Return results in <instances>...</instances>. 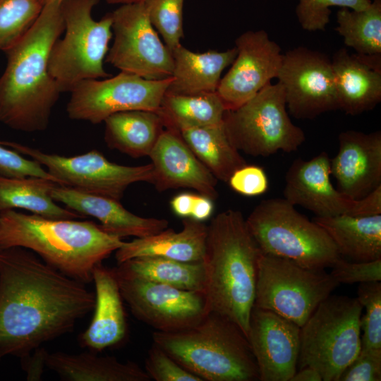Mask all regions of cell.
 <instances>
[{"label":"cell","instance_id":"cell-1","mask_svg":"<svg viewBox=\"0 0 381 381\" xmlns=\"http://www.w3.org/2000/svg\"><path fill=\"white\" fill-rule=\"evenodd\" d=\"M85 284L21 247L0 250V361L71 332L94 309Z\"/></svg>","mask_w":381,"mask_h":381},{"label":"cell","instance_id":"cell-2","mask_svg":"<svg viewBox=\"0 0 381 381\" xmlns=\"http://www.w3.org/2000/svg\"><path fill=\"white\" fill-rule=\"evenodd\" d=\"M64 30L61 2H49L23 37L5 52L7 62L0 77L1 123L27 133L47 128L61 94L49 71V56Z\"/></svg>","mask_w":381,"mask_h":381},{"label":"cell","instance_id":"cell-3","mask_svg":"<svg viewBox=\"0 0 381 381\" xmlns=\"http://www.w3.org/2000/svg\"><path fill=\"white\" fill-rule=\"evenodd\" d=\"M261 253L240 211H223L207 225L202 262L210 311L230 319L246 337Z\"/></svg>","mask_w":381,"mask_h":381},{"label":"cell","instance_id":"cell-4","mask_svg":"<svg viewBox=\"0 0 381 381\" xmlns=\"http://www.w3.org/2000/svg\"><path fill=\"white\" fill-rule=\"evenodd\" d=\"M123 243L91 221L51 219L14 210L0 212V250L28 249L85 284L92 282L95 267Z\"/></svg>","mask_w":381,"mask_h":381},{"label":"cell","instance_id":"cell-5","mask_svg":"<svg viewBox=\"0 0 381 381\" xmlns=\"http://www.w3.org/2000/svg\"><path fill=\"white\" fill-rule=\"evenodd\" d=\"M157 344L202 381L259 380L258 365L242 329L214 311L198 323L178 331H155Z\"/></svg>","mask_w":381,"mask_h":381},{"label":"cell","instance_id":"cell-6","mask_svg":"<svg viewBox=\"0 0 381 381\" xmlns=\"http://www.w3.org/2000/svg\"><path fill=\"white\" fill-rule=\"evenodd\" d=\"M246 222L264 254L315 269L331 268L341 258L326 231L284 198L261 201Z\"/></svg>","mask_w":381,"mask_h":381},{"label":"cell","instance_id":"cell-7","mask_svg":"<svg viewBox=\"0 0 381 381\" xmlns=\"http://www.w3.org/2000/svg\"><path fill=\"white\" fill-rule=\"evenodd\" d=\"M99 0H63L61 10L64 36L54 44L48 68L61 93L70 92L79 83L107 78L104 60L113 37L112 19L107 14L99 20L92 16Z\"/></svg>","mask_w":381,"mask_h":381},{"label":"cell","instance_id":"cell-8","mask_svg":"<svg viewBox=\"0 0 381 381\" xmlns=\"http://www.w3.org/2000/svg\"><path fill=\"white\" fill-rule=\"evenodd\" d=\"M358 300L331 294L322 301L301 327V347L297 368L319 372L323 381H339L361 349Z\"/></svg>","mask_w":381,"mask_h":381},{"label":"cell","instance_id":"cell-9","mask_svg":"<svg viewBox=\"0 0 381 381\" xmlns=\"http://www.w3.org/2000/svg\"><path fill=\"white\" fill-rule=\"evenodd\" d=\"M223 123L231 144L253 157L294 152L306 140L303 131L288 114L284 90L279 82L267 84L238 108L226 110Z\"/></svg>","mask_w":381,"mask_h":381},{"label":"cell","instance_id":"cell-10","mask_svg":"<svg viewBox=\"0 0 381 381\" xmlns=\"http://www.w3.org/2000/svg\"><path fill=\"white\" fill-rule=\"evenodd\" d=\"M339 284L325 269L306 267L262 253L254 306L273 311L301 327Z\"/></svg>","mask_w":381,"mask_h":381},{"label":"cell","instance_id":"cell-11","mask_svg":"<svg viewBox=\"0 0 381 381\" xmlns=\"http://www.w3.org/2000/svg\"><path fill=\"white\" fill-rule=\"evenodd\" d=\"M1 143L47 168L59 185L119 201L130 185L137 182L152 183L154 179L151 163L140 166L121 165L109 161L95 150L65 157L14 142L1 140Z\"/></svg>","mask_w":381,"mask_h":381},{"label":"cell","instance_id":"cell-12","mask_svg":"<svg viewBox=\"0 0 381 381\" xmlns=\"http://www.w3.org/2000/svg\"><path fill=\"white\" fill-rule=\"evenodd\" d=\"M114 40L106 61L147 80L171 76V52L151 23L145 1L121 4L110 13Z\"/></svg>","mask_w":381,"mask_h":381},{"label":"cell","instance_id":"cell-13","mask_svg":"<svg viewBox=\"0 0 381 381\" xmlns=\"http://www.w3.org/2000/svg\"><path fill=\"white\" fill-rule=\"evenodd\" d=\"M171 80V76L153 80L123 71L104 80H83L70 92L66 111L71 119L93 124L121 111H157Z\"/></svg>","mask_w":381,"mask_h":381},{"label":"cell","instance_id":"cell-14","mask_svg":"<svg viewBox=\"0 0 381 381\" xmlns=\"http://www.w3.org/2000/svg\"><path fill=\"white\" fill-rule=\"evenodd\" d=\"M132 313L156 331L174 332L200 322L210 311L204 293L144 279L114 268Z\"/></svg>","mask_w":381,"mask_h":381},{"label":"cell","instance_id":"cell-15","mask_svg":"<svg viewBox=\"0 0 381 381\" xmlns=\"http://www.w3.org/2000/svg\"><path fill=\"white\" fill-rule=\"evenodd\" d=\"M330 175V159L326 152L310 160L295 159L286 174L284 199L317 217L381 214V186L361 200H352L333 186Z\"/></svg>","mask_w":381,"mask_h":381},{"label":"cell","instance_id":"cell-16","mask_svg":"<svg viewBox=\"0 0 381 381\" xmlns=\"http://www.w3.org/2000/svg\"><path fill=\"white\" fill-rule=\"evenodd\" d=\"M277 78L294 118L313 119L339 109L331 59L324 53L301 46L287 51Z\"/></svg>","mask_w":381,"mask_h":381},{"label":"cell","instance_id":"cell-17","mask_svg":"<svg viewBox=\"0 0 381 381\" xmlns=\"http://www.w3.org/2000/svg\"><path fill=\"white\" fill-rule=\"evenodd\" d=\"M237 54L217 89L226 110H234L277 78L282 60L281 47L265 30H248L235 41Z\"/></svg>","mask_w":381,"mask_h":381},{"label":"cell","instance_id":"cell-18","mask_svg":"<svg viewBox=\"0 0 381 381\" xmlns=\"http://www.w3.org/2000/svg\"><path fill=\"white\" fill-rule=\"evenodd\" d=\"M260 381H290L297 371L301 327L273 311L253 306L247 336Z\"/></svg>","mask_w":381,"mask_h":381},{"label":"cell","instance_id":"cell-19","mask_svg":"<svg viewBox=\"0 0 381 381\" xmlns=\"http://www.w3.org/2000/svg\"><path fill=\"white\" fill-rule=\"evenodd\" d=\"M339 149L330 159L337 189L361 200L381 186V132L346 131L339 135Z\"/></svg>","mask_w":381,"mask_h":381},{"label":"cell","instance_id":"cell-20","mask_svg":"<svg viewBox=\"0 0 381 381\" xmlns=\"http://www.w3.org/2000/svg\"><path fill=\"white\" fill-rule=\"evenodd\" d=\"M154 170L152 184L158 191L189 188L215 200L217 179L191 151L178 131L165 128L149 156Z\"/></svg>","mask_w":381,"mask_h":381},{"label":"cell","instance_id":"cell-21","mask_svg":"<svg viewBox=\"0 0 381 381\" xmlns=\"http://www.w3.org/2000/svg\"><path fill=\"white\" fill-rule=\"evenodd\" d=\"M51 197L67 208L100 222L107 232L119 238H143L156 234L169 226L165 219L143 217L127 210L120 201L56 183Z\"/></svg>","mask_w":381,"mask_h":381},{"label":"cell","instance_id":"cell-22","mask_svg":"<svg viewBox=\"0 0 381 381\" xmlns=\"http://www.w3.org/2000/svg\"><path fill=\"white\" fill-rule=\"evenodd\" d=\"M339 109L356 116L381 101V56L350 54L345 48L331 59Z\"/></svg>","mask_w":381,"mask_h":381},{"label":"cell","instance_id":"cell-23","mask_svg":"<svg viewBox=\"0 0 381 381\" xmlns=\"http://www.w3.org/2000/svg\"><path fill=\"white\" fill-rule=\"evenodd\" d=\"M95 286L94 315L79 338L82 346L100 351L123 339L126 321L123 298L114 268L97 265L92 272Z\"/></svg>","mask_w":381,"mask_h":381},{"label":"cell","instance_id":"cell-24","mask_svg":"<svg viewBox=\"0 0 381 381\" xmlns=\"http://www.w3.org/2000/svg\"><path fill=\"white\" fill-rule=\"evenodd\" d=\"M182 224L183 228L179 232L167 228L156 234L124 242L115 251L118 264L132 258L145 256L188 262H202L207 225L190 217L183 219Z\"/></svg>","mask_w":381,"mask_h":381},{"label":"cell","instance_id":"cell-25","mask_svg":"<svg viewBox=\"0 0 381 381\" xmlns=\"http://www.w3.org/2000/svg\"><path fill=\"white\" fill-rule=\"evenodd\" d=\"M171 54L172 80L167 93L192 95L217 92L221 75L233 63L237 49L199 53L181 45Z\"/></svg>","mask_w":381,"mask_h":381},{"label":"cell","instance_id":"cell-26","mask_svg":"<svg viewBox=\"0 0 381 381\" xmlns=\"http://www.w3.org/2000/svg\"><path fill=\"white\" fill-rule=\"evenodd\" d=\"M313 222L326 231L341 256L349 258L353 262L381 259V214L316 216Z\"/></svg>","mask_w":381,"mask_h":381},{"label":"cell","instance_id":"cell-27","mask_svg":"<svg viewBox=\"0 0 381 381\" xmlns=\"http://www.w3.org/2000/svg\"><path fill=\"white\" fill-rule=\"evenodd\" d=\"M46 366L66 381H150L145 370L131 361L90 353L47 352Z\"/></svg>","mask_w":381,"mask_h":381},{"label":"cell","instance_id":"cell-28","mask_svg":"<svg viewBox=\"0 0 381 381\" xmlns=\"http://www.w3.org/2000/svg\"><path fill=\"white\" fill-rule=\"evenodd\" d=\"M104 122L107 146L134 158L148 157L164 128L156 111L146 110L118 112Z\"/></svg>","mask_w":381,"mask_h":381},{"label":"cell","instance_id":"cell-29","mask_svg":"<svg viewBox=\"0 0 381 381\" xmlns=\"http://www.w3.org/2000/svg\"><path fill=\"white\" fill-rule=\"evenodd\" d=\"M54 181L39 177L9 178L0 175V212L20 208L51 219L84 218L68 208L59 206L51 197Z\"/></svg>","mask_w":381,"mask_h":381},{"label":"cell","instance_id":"cell-30","mask_svg":"<svg viewBox=\"0 0 381 381\" xmlns=\"http://www.w3.org/2000/svg\"><path fill=\"white\" fill-rule=\"evenodd\" d=\"M183 140L217 180L228 182L231 175L247 164L230 142L224 123L179 132Z\"/></svg>","mask_w":381,"mask_h":381},{"label":"cell","instance_id":"cell-31","mask_svg":"<svg viewBox=\"0 0 381 381\" xmlns=\"http://www.w3.org/2000/svg\"><path fill=\"white\" fill-rule=\"evenodd\" d=\"M226 111L217 92L192 95L166 92L156 112L165 128L179 132L222 124Z\"/></svg>","mask_w":381,"mask_h":381},{"label":"cell","instance_id":"cell-32","mask_svg":"<svg viewBox=\"0 0 381 381\" xmlns=\"http://www.w3.org/2000/svg\"><path fill=\"white\" fill-rule=\"evenodd\" d=\"M116 268L144 279L205 294V274L202 262H188L145 256L119 263Z\"/></svg>","mask_w":381,"mask_h":381},{"label":"cell","instance_id":"cell-33","mask_svg":"<svg viewBox=\"0 0 381 381\" xmlns=\"http://www.w3.org/2000/svg\"><path fill=\"white\" fill-rule=\"evenodd\" d=\"M335 30L344 44L362 56H381V0L363 10L340 8Z\"/></svg>","mask_w":381,"mask_h":381},{"label":"cell","instance_id":"cell-34","mask_svg":"<svg viewBox=\"0 0 381 381\" xmlns=\"http://www.w3.org/2000/svg\"><path fill=\"white\" fill-rule=\"evenodd\" d=\"M40 0H0V50L6 52L28 32L42 12Z\"/></svg>","mask_w":381,"mask_h":381},{"label":"cell","instance_id":"cell-35","mask_svg":"<svg viewBox=\"0 0 381 381\" xmlns=\"http://www.w3.org/2000/svg\"><path fill=\"white\" fill-rule=\"evenodd\" d=\"M359 303L365 308L361 315V348L381 349V283H360L357 291Z\"/></svg>","mask_w":381,"mask_h":381},{"label":"cell","instance_id":"cell-36","mask_svg":"<svg viewBox=\"0 0 381 381\" xmlns=\"http://www.w3.org/2000/svg\"><path fill=\"white\" fill-rule=\"evenodd\" d=\"M152 25L172 52L181 45L183 37V7L184 0H146Z\"/></svg>","mask_w":381,"mask_h":381},{"label":"cell","instance_id":"cell-37","mask_svg":"<svg viewBox=\"0 0 381 381\" xmlns=\"http://www.w3.org/2000/svg\"><path fill=\"white\" fill-rule=\"evenodd\" d=\"M371 0H298L296 14L301 28L308 32L325 30L330 20L332 6L363 10Z\"/></svg>","mask_w":381,"mask_h":381},{"label":"cell","instance_id":"cell-38","mask_svg":"<svg viewBox=\"0 0 381 381\" xmlns=\"http://www.w3.org/2000/svg\"><path fill=\"white\" fill-rule=\"evenodd\" d=\"M145 370L155 381H202L154 343L145 358Z\"/></svg>","mask_w":381,"mask_h":381},{"label":"cell","instance_id":"cell-39","mask_svg":"<svg viewBox=\"0 0 381 381\" xmlns=\"http://www.w3.org/2000/svg\"><path fill=\"white\" fill-rule=\"evenodd\" d=\"M0 175L9 178L39 177L57 180L37 162L28 159L14 150L6 148L0 140Z\"/></svg>","mask_w":381,"mask_h":381},{"label":"cell","instance_id":"cell-40","mask_svg":"<svg viewBox=\"0 0 381 381\" xmlns=\"http://www.w3.org/2000/svg\"><path fill=\"white\" fill-rule=\"evenodd\" d=\"M331 269L330 275L339 284H352L381 280V259L370 262H348L341 257Z\"/></svg>","mask_w":381,"mask_h":381},{"label":"cell","instance_id":"cell-41","mask_svg":"<svg viewBox=\"0 0 381 381\" xmlns=\"http://www.w3.org/2000/svg\"><path fill=\"white\" fill-rule=\"evenodd\" d=\"M381 380V349H361L339 381Z\"/></svg>","mask_w":381,"mask_h":381},{"label":"cell","instance_id":"cell-42","mask_svg":"<svg viewBox=\"0 0 381 381\" xmlns=\"http://www.w3.org/2000/svg\"><path fill=\"white\" fill-rule=\"evenodd\" d=\"M236 192L246 196H256L264 193L268 187L267 175L262 167L245 165L237 169L228 182Z\"/></svg>","mask_w":381,"mask_h":381},{"label":"cell","instance_id":"cell-43","mask_svg":"<svg viewBox=\"0 0 381 381\" xmlns=\"http://www.w3.org/2000/svg\"><path fill=\"white\" fill-rule=\"evenodd\" d=\"M47 351L42 346L37 347L29 354L20 358L22 368L27 373L28 380L41 379L46 366Z\"/></svg>","mask_w":381,"mask_h":381},{"label":"cell","instance_id":"cell-44","mask_svg":"<svg viewBox=\"0 0 381 381\" xmlns=\"http://www.w3.org/2000/svg\"><path fill=\"white\" fill-rule=\"evenodd\" d=\"M213 210V200L200 194H195L190 218L203 222L211 216Z\"/></svg>","mask_w":381,"mask_h":381},{"label":"cell","instance_id":"cell-45","mask_svg":"<svg viewBox=\"0 0 381 381\" xmlns=\"http://www.w3.org/2000/svg\"><path fill=\"white\" fill-rule=\"evenodd\" d=\"M194 196L195 194L188 193H183L174 196L170 202L173 212L183 218L190 217Z\"/></svg>","mask_w":381,"mask_h":381},{"label":"cell","instance_id":"cell-46","mask_svg":"<svg viewBox=\"0 0 381 381\" xmlns=\"http://www.w3.org/2000/svg\"><path fill=\"white\" fill-rule=\"evenodd\" d=\"M322 377L315 368L306 366L296 371L290 381H321Z\"/></svg>","mask_w":381,"mask_h":381},{"label":"cell","instance_id":"cell-47","mask_svg":"<svg viewBox=\"0 0 381 381\" xmlns=\"http://www.w3.org/2000/svg\"><path fill=\"white\" fill-rule=\"evenodd\" d=\"M109 4H126L145 1L146 0H107Z\"/></svg>","mask_w":381,"mask_h":381},{"label":"cell","instance_id":"cell-48","mask_svg":"<svg viewBox=\"0 0 381 381\" xmlns=\"http://www.w3.org/2000/svg\"><path fill=\"white\" fill-rule=\"evenodd\" d=\"M40 1L42 2L44 5H45L49 2L56 1L61 2L63 0H40Z\"/></svg>","mask_w":381,"mask_h":381}]
</instances>
